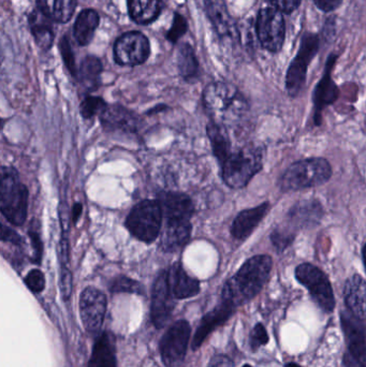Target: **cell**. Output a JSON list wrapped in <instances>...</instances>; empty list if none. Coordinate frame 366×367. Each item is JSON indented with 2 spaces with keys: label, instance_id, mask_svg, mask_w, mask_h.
<instances>
[{
  "label": "cell",
  "instance_id": "obj_1",
  "mask_svg": "<svg viewBox=\"0 0 366 367\" xmlns=\"http://www.w3.org/2000/svg\"><path fill=\"white\" fill-rule=\"evenodd\" d=\"M273 262L266 255L248 259L222 288V301L234 307L244 305L262 290L270 277Z\"/></svg>",
  "mask_w": 366,
  "mask_h": 367
},
{
  "label": "cell",
  "instance_id": "obj_2",
  "mask_svg": "<svg viewBox=\"0 0 366 367\" xmlns=\"http://www.w3.org/2000/svg\"><path fill=\"white\" fill-rule=\"evenodd\" d=\"M203 104L212 122L226 128L240 124L250 111L245 97L236 86L226 82L210 84L204 90Z\"/></svg>",
  "mask_w": 366,
  "mask_h": 367
},
{
  "label": "cell",
  "instance_id": "obj_3",
  "mask_svg": "<svg viewBox=\"0 0 366 367\" xmlns=\"http://www.w3.org/2000/svg\"><path fill=\"white\" fill-rule=\"evenodd\" d=\"M222 179L233 189L244 188L264 167V149L248 144L231 151L222 163Z\"/></svg>",
  "mask_w": 366,
  "mask_h": 367
},
{
  "label": "cell",
  "instance_id": "obj_4",
  "mask_svg": "<svg viewBox=\"0 0 366 367\" xmlns=\"http://www.w3.org/2000/svg\"><path fill=\"white\" fill-rule=\"evenodd\" d=\"M28 191L20 181L19 173L11 167L1 168L0 209L14 226H22L27 219Z\"/></svg>",
  "mask_w": 366,
  "mask_h": 367
},
{
  "label": "cell",
  "instance_id": "obj_5",
  "mask_svg": "<svg viewBox=\"0 0 366 367\" xmlns=\"http://www.w3.org/2000/svg\"><path fill=\"white\" fill-rule=\"evenodd\" d=\"M332 176V169L325 158H309L293 163L280 179L284 191H301L327 183Z\"/></svg>",
  "mask_w": 366,
  "mask_h": 367
},
{
  "label": "cell",
  "instance_id": "obj_6",
  "mask_svg": "<svg viewBox=\"0 0 366 367\" xmlns=\"http://www.w3.org/2000/svg\"><path fill=\"white\" fill-rule=\"evenodd\" d=\"M163 219L161 202L155 200H144L131 209L127 217L126 227L135 239L149 244L161 233Z\"/></svg>",
  "mask_w": 366,
  "mask_h": 367
},
{
  "label": "cell",
  "instance_id": "obj_7",
  "mask_svg": "<svg viewBox=\"0 0 366 367\" xmlns=\"http://www.w3.org/2000/svg\"><path fill=\"white\" fill-rule=\"evenodd\" d=\"M295 277L309 290L313 301L323 312H331L334 310L335 298L331 282L317 266L301 264L295 269Z\"/></svg>",
  "mask_w": 366,
  "mask_h": 367
},
{
  "label": "cell",
  "instance_id": "obj_8",
  "mask_svg": "<svg viewBox=\"0 0 366 367\" xmlns=\"http://www.w3.org/2000/svg\"><path fill=\"white\" fill-rule=\"evenodd\" d=\"M341 328L345 333L347 352L344 356L346 367H366V326L364 320L349 310L341 312Z\"/></svg>",
  "mask_w": 366,
  "mask_h": 367
},
{
  "label": "cell",
  "instance_id": "obj_9",
  "mask_svg": "<svg viewBox=\"0 0 366 367\" xmlns=\"http://www.w3.org/2000/svg\"><path fill=\"white\" fill-rule=\"evenodd\" d=\"M319 48L318 36L305 34L303 36L298 54L289 67L287 72V92L291 97L298 96L306 81L307 67L316 55Z\"/></svg>",
  "mask_w": 366,
  "mask_h": 367
},
{
  "label": "cell",
  "instance_id": "obj_10",
  "mask_svg": "<svg viewBox=\"0 0 366 367\" xmlns=\"http://www.w3.org/2000/svg\"><path fill=\"white\" fill-rule=\"evenodd\" d=\"M259 41L270 52L280 51L285 41V21L282 12L275 8H266L259 12L257 20Z\"/></svg>",
  "mask_w": 366,
  "mask_h": 367
},
{
  "label": "cell",
  "instance_id": "obj_11",
  "mask_svg": "<svg viewBox=\"0 0 366 367\" xmlns=\"http://www.w3.org/2000/svg\"><path fill=\"white\" fill-rule=\"evenodd\" d=\"M151 53L149 39L142 32H130L117 39L114 58L121 66L135 67L147 62Z\"/></svg>",
  "mask_w": 366,
  "mask_h": 367
},
{
  "label": "cell",
  "instance_id": "obj_12",
  "mask_svg": "<svg viewBox=\"0 0 366 367\" xmlns=\"http://www.w3.org/2000/svg\"><path fill=\"white\" fill-rule=\"evenodd\" d=\"M191 328L186 320H179L165 332L161 342V358L165 366H174L185 358Z\"/></svg>",
  "mask_w": 366,
  "mask_h": 367
},
{
  "label": "cell",
  "instance_id": "obj_13",
  "mask_svg": "<svg viewBox=\"0 0 366 367\" xmlns=\"http://www.w3.org/2000/svg\"><path fill=\"white\" fill-rule=\"evenodd\" d=\"M107 312V298L100 290L88 287L80 296V314L85 328L93 334L101 330Z\"/></svg>",
  "mask_w": 366,
  "mask_h": 367
},
{
  "label": "cell",
  "instance_id": "obj_14",
  "mask_svg": "<svg viewBox=\"0 0 366 367\" xmlns=\"http://www.w3.org/2000/svg\"><path fill=\"white\" fill-rule=\"evenodd\" d=\"M174 298L169 285L168 272H163L154 284L151 296V319L156 328H163L169 321L173 312Z\"/></svg>",
  "mask_w": 366,
  "mask_h": 367
},
{
  "label": "cell",
  "instance_id": "obj_15",
  "mask_svg": "<svg viewBox=\"0 0 366 367\" xmlns=\"http://www.w3.org/2000/svg\"><path fill=\"white\" fill-rule=\"evenodd\" d=\"M337 60V56H330L325 67V74L320 82L318 83L315 92H313V104H315V120L317 124L320 123L321 112L325 110V106L334 104L335 100L339 98V90L334 81L331 78L333 64Z\"/></svg>",
  "mask_w": 366,
  "mask_h": 367
},
{
  "label": "cell",
  "instance_id": "obj_16",
  "mask_svg": "<svg viewBox=\"0 0 366 367\" xmlns=\"http://www.w3.org/2000/svg\"><path fill=\"white\" fill-rule=\"evenodd\" d=\"M163 207L165 221H189L195 207L193 201L183 193H163L158 200Z\"/></svg>",
  "mask_w": 366,
  "mask_h": 367
},
{
  "label": "cell",
  "instance_id": "obj_17",
  "mask_svg": "<svg viewBox=\"0 0 366 367\" xmlns=\"http://www.w3.org/2000/svg\"><path fill=\"white\" fill-rule=\"evenodd\" d=\"M234 310H236V307L232 306L231 304L222 301V304L217 306L215 310L206 314L205 316L202 318L199 328H197L195 338H194V350L199 348V347L203 344L205 338H208L215 328H217L218 326H222L226 320L229 319L231 314H233Z\"/></svg>",
  "mask_w": 366,
  "mask_h": 367
},
{
  "label": "cell",
  "instance_id": "obj_18",
  "mask_svg": "<svg viewBox=\"0 0 366 367\" xmlns=\"http://www.w3.org/2000/svg\"><path fill=\"white\" fill-rule=\"evenodd\" d=\"M101 124L106 130L135 132L139 128V118L121 106H110L100 115Z\"/></svg>",
  "mask_w": 366,
  "mask_h": 367
},
{
  "label": "cell",
  "instance_id": "obj_19",
  "mask_svg": "<svg viewBox=\"0 0 366 367\" xmlns=\"http://www.w3.org/2000/svg\"><path fill=\"white\" fill-rule=\"evenodd\" d=\"M270 211V205L268 202L254 209H244L240 212L233 223H232L231 233L234 239L243 240L248 239L252 231L258 227L259 223L266 217V214Z\"/></svg>",
  "mask_w": 366,
  "mask_h": 367
},
{
  "label": "cell",
  "instance_id": "obj_20",
  "mask_svg": "<svg viewBox=\"0 0 366 367\" xmlns=\"http://www.w3.org/2000/svg\"><path fill=\"white\" fill-rule=\"evenodd\" d=\"M345 304L348 310L359 319H366V282L360 275H353L346 282Z\"/></svg>",
  "mask_w": 366,
  "mask_h": 367
},
{
  "label": "cell",
  "instance_id": "obj_21",
  "mask_svg": "<svg viewBox=\"0 0 366 367\" xmlns=\"http://www.w3.org/2000/svg\"><path fill=\"white\" fill-rule=\"evenodd\" d=\"M169 285L174 298H193L200 292L199 280L195 279L186 273L181 264H175L168 272Z\"/></svg>",
  "mask_w": 366,
  "mask_h": 367
},
{
  "label": "cell",
  "instance_id": "obj_22",
  "mask_svg": "<svg viewBox=\"0 0 366 367\" xmlns=\"http://www.w3.org/2000/svg\"><path fill=\"white\" fill-rule=\"evenodd\" d=\"M191 235L189 221H165L161 237V247L165 251H175L188 243Z\"/></svg>",
  "mask_w": 366,
  "mask_h": 367
},
{
  "label": "cell",
  "instance_id": "obj_23",
  "mask_svg": "<svg viewBox=\"0 0 366 367\" xmlns=\"http://www.w3.org/2000/svg\"><path fill=\"white\" fill-rule=\"evenodd\" d=\"M87 367H116L114 340L108 333L97 338Z\"/></svg>",
  "mask_w": 366,
  "mask_h": 367
},
{
  "label": "cell",
  "instance_id": "obj_24",
  "mask_svg": "<svg viewBox=\"0 0 366 367\" xmlns=\"http://www.w3.org/2000/svg\"><path fill=\"white\" fill-rule=\"evenodd\" d=\"M205 10L208 19L220 37H228L233 32V25L226 10L224 0H205Z\"/></svg>",
  "mask_w": 366,
  "mask_h": 367
},
{
  "label": "cell",
  "instance_id": "obj_25",
  "mask_svg": "<svg viewBox=\"0 0 366 367\" xmlns=\"http://www.w3.org/2000/svg\"><path fill=\"white\" fill-rule=\"evenodd\" d=\"M38 8L50 21L67 23L76 8V0H38Z\"/></svg>",
  "mask_w": 366,
  "mask_h": 367
},
{
  "label": "cell",
  "instance_id": "obj_26",
  "mask_svg": "<svg viewBox=\"0 0 366 367\" xmlns=\"http://www.w3.org/2000/svg\"><path fill=\"white\" fill-rule=\"evenodd\" d=\"M131 19L135 23L147 25L158 18L163 10V0H127Z\"/></svg>",
  "mask_w": 366,
  "mask_h": 367
},
{
  "label": "cell",
  "instance_id": "obj_27",
  "mask_svg": "<svg viewBox=\"0 0 366 367\" xmlns=\"http://www.w3.org/2000/svg\"><path fill=\"white\" fill-rule=\"evenodd\" d=\"M42 14V13H41ZM39 12L34 11L29 16V25L34 41L41 50L48 51L54 41L53 27L50 25V19L42 16Z\"/></svg>",
  "mask_w": 366,
  "mask_h": 367
},
{
  "label": "cell",
  "instance_id": "obj_28",
  "mask_svg": "<svg viewBox=\"0 0 366 367\" xmlns=\"http://www.w3.org/2000/svg\"><path fill=\"white\" fill-rule=\"evenodd\" d=\"M100 18L97 11L93 9L84 10L79 14L74 24V37L81 46H87L94 38L95 32L98 28Z\"/></svg>",
  "mask_w": 366,
  "mask_h": 367
},
{
  "label": "cell",
  "instance_id": "obj_29",
  "mask_svg": "<svg viewBox=\"0 0 366 367\" xmlns=\"http://www.w3.org/2000/svg\"><path fill=\"white\" fill-rule=\"evenodd\" d=\"M206 131L211 141L214 155L217 158L218 162L222 163L232 151L231 141L229 134L226 132V128L211 122L206 126Z\"/></svg>",
  "mask_w": 366,
  "mask_h": 367
},
{
  "label": "cell",
  "instance_id": "obj_30",
  "mask_svg": "<svg viewBox=\"0 0 366 367\" xmlns=\"http://www.w3.org/2000/svg\"><path fill=\"white\" fill-rule=\"evenodd\" d=\"M102 72V64L95 56H87L81 62L78 78L81 84L86 90H96L100 85V76Z\"/></svg>",
  "mask_w": 366,
  "mask_h": 367
},
{
  "label": "cell",
  "instance_id": "obj_31",
  "mask_svg": "<svg viewBox=\"0 0 366 367\" xmlns=\"http://www.w3.org/2000/svg\"><path fill=\"white\" fill-rule=\"evenodd\" d=\"M177 68L179 74L188 82L196 80L199 76V62L191 46L184 43L177 52Z\"/></svg>",
  "mask_w": 366,
  "mask_h": 367
},
{
  "label": "cell",
  "instance_id": "obj_32",
  "mask_svg": "<svg viewBox=\"0 0 366 367\" xmlns=\"http://www.w3.org/2000/svg\"><path fill=\"white\" fill-rule=\"evenodd\" d=\"M321 217V207L316 202H305L295 205L290 213L289 219L294 228H301L306 223H315Z\"/></svg>",
  "mask_w": 366,
  "mask_h": 367
},
{
  "label": "cell",
  "instance_id": "obj_33",
  "mask_svg": "<svg viewBox=\"0 0 366 367\" xmlns=\"http://www.w3.org/2000/svg\"><path fill=\"white\" fill-rule=\"evenodd\" d=\"M108 106L106 102L100 97H86L81 104V115L86 120H90L96 115L102 114Z\"/></svg>",
  "mask_w": 366,
  "mask_h": 367
},
{
  "label": "cell",
  "instance_id": "obj_34",
  "mask_svg": "<svg viewBox=\"0 0 366 367\" xmlns=\"http://www.w3.org/2000/svg\"><path fill=\"white\" fill-rule=\"evenodd\" d=\"M111 291L117 293V292H127V293H143L142 285L131 278L119 276L113 280L111 285Z\"/></svg>",
  "mask_w": 366,
  "mask_h": 367
},
{
  "label": "cell",
  "instance_id": "obj_35",
  "mask_svg": "<svg viewBox=\"0 0 366 367\" xmlns=\"http://www.w3.org/2000/svg\"><path fill=\"white\" fill-rule=\"evenodd\" d=\"M187 28V21H186L185 18L179 13L174 14L173 24L168 32L167 39L171 43H177L179 38L185 35Z\"/></svg>",
  "mask_w": 366,
  "mask_h": 367
},
{
  "label": "cell",
  "instance_id": "obj_36",
  "mask_svg": "<svg viewBox=\"0 0 366 367\" xmlns=\"http://www.w3.org/2000/svg\"><path fill=\"white\" fill-rule=\"evenodd\" d=\"M60 53H62V60H64L65 64L68 68L70 74L74 76H78V69L76 67V60H74V52H72V44L70 40L67 36L62 37V41L60 44Z\"/></svg>",
  "mask_w": 366,
  "mask_h": 367
},
{
  "label": "cell",
  "instance_id": "obj_37",
  "mask_svg": "<svg viewBox=\"0 0 366 367\" xmlns=\"http://www.w3.org/2000/svg\"><path fill=\"white\" fill-rule=\"evenodd\" d=\"M25 284L34 293H40L46 287L44 274L39 270H32L25 277Z\"/></svg>",
  "mask_w": 366,
  "mask_h": 367
},
{
  "label": "cell",
  "instance_id": "obj_38",
  "mask_svg": "<svg viewBox=\"0 0 366 367\" xmlns=\"http://www.w3.org/2000/svg\"><path fill=\"white\" fill-rule=\"evenodd\" d=\"M269 336L264 324H258L250 334V342L252 350H257L261 346L268 344Z\"/></svg>",
  "mask_w": 366,
  "mask_h": 367
},
{
  "label": "cell",
  "instance_id": "obj_39",
  "mask_svg": "<svg viewBox=\"0 0 366 367\" xmlns=\"http://www.w3.org/2000/svg\"><path fill=\"white\" fill-rule=\"evenodd\" d=\"M60 291L65 301H68L72 293V274L68 266H62L60 270Z\"/></svg>",
  "mask_w": 366,
  "mask_h": 367
},
{
  "label": "cell",
  "instance_id": "obj_40",
  "mask_svg": "<svg viewBox=\"0 0 366 367\" xmlns=\"http://www.w3.org/2000/svg\"><path fill=\"white\" fill-rule=\"evenodd\" d=\"M30 241H32V249H34V257L32 258V262L40 263V260L42 257V246L41 239H40L39 232L36 229H32L29 231Z\"/></svg>",
  "mask_w": 366,
  "mask_h": 367
},
{
  "label": "cell",
  "instance_id": "obj_41",
  "mask_svg": "<svg viewBox=\"0 0 366 367\" xmlns=\"http://www.w3.org/2000/svg\"><path fill=\"white\" fill-rule=\"evenodd\" d=\"M275 9L284 13H291L300 6L301 0H268Z\"/></svg>",
  "mask_w": 366,
  "mask_h": 367
},
{
  "label": "cell",
  "instance_id": "obj_42",
  "mask_svg": "<svg viewBox=\"0 0 366 367\" xmlns=\"http://www.w3.org/2000/svg\"><path fill=\"white\" fill-rule=\"evenodd\" d=\"M315 5L325 12H331L337 9L343 3V0H313Z\"/></svg>",
  "mask_w": 366,
  "mask_h": 367
},
{
  "label": "cell",
  "instance_id": "obj_43",
  "mask_svg": "<svg viewBox=\"0 0 366 367\" xmlns=\"http://www.w3.org/2000/svg\"><path fill=\"white\" fill-rule=\"evenodd\" d=\"M3 237L4 242H9L14 245H21L22 244V239L20 235L13 230L6 227L5 225H3V237Z\"/></svg>",
  "mask_w": 366,
  "mask_h": 367
},
{
  "label": "cell",
  "instance_id": "obj_44",
  "mask_svg": "<svg viewBox=\"0 0 366 367\" xmlns=\"http://www.w3.org/2000/svg\"><path fill=\"white\" fill-rule=\"evenodd\" d=\"M233 363L224 354H216L208 363V367H232Z\"/></svg>",
  "mask_w": 366,
  "mask_h": 367
},
{
  "label": "cell",
  "instance_id": "obj_45",
  "mask_svg": "<svg viewBox=\"0 0 366 367\" xmlns=\"http://www.w3.org/2000/svg\"><path fill=\"white\" fill-rule=\"evenodd\" d=\"M81 214H82V205L76 203L72 209V217H74V223H76L79 219H80Z\"/></svg>",
  "mask_w": 366,
  "mask_h": 367
},
{
  "label": "cell",
  "instance_id": "obj_46",
  "mask_svg": "<svg viewBox=\"0 0 366 367\" xmlns=\"http://www.w3.org/2000/svg\"><path fill=\"white\" fill-rule=\"evenodd\" d=\"M363 260H364V265H365L366 269V244L364 245L363 247Z\"/></svg>",
  "mask_w": 366,
  "mask_h": 367
},
{
  "label": "cell",
  "instance_id": "obj_47",
  "mask_svg": "<svg viewBox=\"0 0 366 367\" xmlns=\"http://www.w3.org/2000/svg\"><path fill=\"white\" fill-rule=\"evenodd\" d=\"M285 367H301L299 364H295V363H288Z\"/></svg>",
  "mask_w": 366,
  "mask_h": 367
},
{
  "label": "cell",
  "instance_id": "obj_48",
  "mask_svg": "<svg viewBox=\"0 0 366 367\" xmlns=\"http://www.w3.org/2000/svg\"><path fill=\"white\" fill-rule=\"evenodd\" d=\"M243 367H252V366H250V365L246 364V365H244V366Z\"/></svg>",
  "mask_w": 366,
  "mask_h": 367
}]
</instances>
